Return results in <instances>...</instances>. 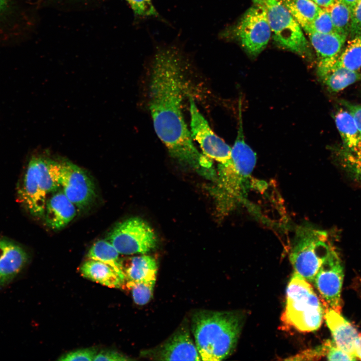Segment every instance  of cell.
Here are the masks:
<instances>
[{"label":"cell","instance_id":"41","mask_svg":"<svg viewBox=\"0 0 361 361\" xmlns=\"http://www.w3.org/2000/svg\"><path fill=\"white\" fill-rule=\"evenodd\" d=\"M5 281V280L4 279L3 277L0 274V285L3 283Z\"/></svg>","mask_w":361,"mask_h":361},{"label":"cell","instance_id":"31","mask_svg":"<svg viewBox=\"0 0 361 361\" xmlns=\"http://www.w3.org/2000/svg\"><path fill=\"white\" fill-rule=\"evenodd\" d=\"M97 353L94 347L79 349L68 352L61 355L58 359L61 361L93 360Z\"/></svg>","mask_w":361,"mask_h":361},{"label":"cell","instance_id":"3","mask_svg":"<svg viewBox=\"0 0 361 361\" xmlns=\"http://www.w3.org/2000/svg\"><path fill=\"white\" fill-rule=\"evenodd\" d=\"M242 117L238 134L231 148V159L218 165L213 189L221 214L226 215L245 202L250 187L251 173L256 163V155L244 140Z\"/></svg>","mask_w":361,"mask_h":361},{"label":"cell","instance_id":"37","mask_svg":"<svg viewBox=\"0 0 361 361\" xmlns=\"http://www.w3.org/2000/svg\"><path fill=\"white\" fill-rule=\"evenodd\" d=\"M13 6L12 0H0V23L8 18Z\"/></svg>","mask_w":361,"mask_h":361},{"label":"cell","instance_id":"38","mask_svg":"<svg viewBox=\"0 0 361 361\" xmlns=\"http://www.w3.org/2000/svg\"><path fill=\"white\" fill-rule=\"evenodd\" d=\"M321 8L329 7L335 0H311Z\"/></svg>","mask_w":361,"mask_h":361},{"label":"cell","instance_id":"19","mask_svg":"<svg viewBox=\"0 0 361 361\" xmlns=\"http://www.w3.org/2000/svg\"><path fill=\"white\" fill-rule=\"evenodd\" d=\"M80 273L85 278L110 288H120L125 280L110 265L88 259L80 266Z\"/></svg>","mask_w":361,"mask_h":361},{"label":"cell","instance_id":"9","mask_svg":"<svg viewBox=\"0 0 361 361\" xmlns=\"http://www.w3.org/2000/svg\"><path fill=\"white\" fill-rule=\"evenodd\" d=\"M60 188L78 209L87 208L95 200V184L82 168L67 160L59 161Z\"/></svg>","mask_w":361,"mask_h":361},{"label":"cell","instance_id":"27","mask_svg":"<svg viewBox=\"0 0 361 361\" xmlns=\"http://www.w3.org/2000/svg\"><path fill=\"white\" fill-rule=\"evenodd\" d=\"M155 280L146 282L126 281L127 288L131 291L134 302L137 305L146 304L151 300Z\"/></svg>","mask_w":361,"mask_h":361},{"label":"cell","instance_id":"17","mask_svg":"<svg viewBox=\"0 0 361 361\" xmlns=\"http://www.w3.org/2000/svg\"><path fill=\"white\" fill-rule=\"evenodd\" d=\"M121 269L125 281L146 282L156 281L157 265L155 259L143 254L127 260H121Z\"/></svg>","mask_w":361,"mask_h":361},{"label":"cell","instance_id":"10","mask_svg":"<svg viewBox=\"0 0 361 361\" xmlns=\"http://www.w3.org/2000/svg\"><path fill=\"white\" fill-rule=\"evenodd\" d=\"M189 101L193 139L198 142L204 154L209 158L218 164L227 162L231 159V148L211 129L192 97Z\"/></svg>","mask_w":361,"mask_h":361},{"label":"cell","instance_id":"28","mask_svg":"<svg viewBox=\"0 0 361 361\" xmlns=\"http://www.w3.org/2000/svg\"><path fill=\"white\" fill-rule=\"evenodd\" d=\"M131 9L136 19H156L166 21L156 10L152 0H124Z\"/></svg>","mask_w":361,"mask_h":361},{"label":"cell","instance_id":"1","mask_svg":"<svg viewBox=\"0 0 361 361\" xmlns=\"http://www.w3.org/2000/svg\"><path fill=\"white\" fill-rule=\"evenodd\" d=\"M186 60L175 44L156 48L150 65L149 109L155 131L170 155L212 179L216 174L212 162L195 147L182 111Z\"/></svg>","mask_w":361,"mask_h":361},{"label":"cell","instance_id":"32","mask_svg":"<svg viewBox=\"0 0 361 361\" xmlns=\"http://www.w3.org/2000/svg\"><path fill=\"white\" fill-rule=\"evenodd\" d=\"M326 346L325 356L329 360H353L356 358L343 351L339 348L334 342L327 341L325 342Z\"/></svg>","mask_w":361,"mask_h":361},{"label":"cell","instance_id":"29","mask_svg":"<svg viewBox=\"0 0 361 361\" xmlns=\"http://www.w3.org/2000/svg\"><path fill=\"white\" fill-rule=\"evenodd\" d=\"M304 32L306 34L310 32L323 34L336 33L327 8L321 9Z\"/></svg>","mask_w":361,"mask_h":361},{"label":"cell","instance_id":"14","mask_svg":"<svg viewBox=\"0 0 361 361\" xmlns=\"http://www.w3.org/2000/svg\"><path fill=\"white\" fill-rule=\"evenodd\" d=\"M77 213L76 206L59 189L47 198L44 217L50 228L59 230L68 225Z\"/></svg>","mask_w":361,"mask_h":361},{"label":"cell","instance_id":"8","mask_svg":"<svg viewBox=\"0 0 361 361\" xmlns=\"http://www.w3.org/2000/svg\"><path fill=\"white\" fill-rule=\"evenodd\" d=\"M106 239L120 254H145L154 249L157 238L153 229L143 220L130 218L115 226Z\"/></svg>","mask_w":361,"mask_h":361},{"label":"cell","instance_id":"33","mask_svg":"<svg viewBox=\"0 0 361 361\" xmlns=\"http://www.w3.org/2000/svg\"><path fill=\"white\" fill-rule=\"evenodd\" d=\"M326 347L325 343L315 348L308 349L296 354L285 360H315L325 355Z\"/></svg>","mask_w":361,"mask_h":361},{"label":"cell","instance_id":"26","mask_svg":"<svg viewBox=\"0 0 361 361\" xmlns=\"http://www.w3.org/2000/svg\"><path fill=\"white\" fill-rule=\"evenodd\" d=\"M336 33L349 36L351 23V11L348 7L340 0L335 1L327 8Z\"/></svg>","mask_w":361,"mask_h":361},{"label":"cell","instance_id":"22","mask_svg":"<svg viewBox=\"0 0 361 361\" xmlns=\"http://www.w3.org/2000/svg\"><path fill=\"white\" fill-rule=\"evenodd\" d=\"M39 180L43 190L48 195L60 189L59 182V161H56L43 155L33 156Z\"/></svg>","mask_w":361,"mask_h":361},{"label":"cell","instance_id":"11","mask_svg":"<svg viewBox=\"0 0 361 361\" xmlns=\"http://www.w3.org/2000/svg\"><path fill=\"white\" fill-rule=\"evenodd\" d=\"M141 353L144 357L153 360H202L186 322L163 343Z\"/></svg>","mask_w":361,"mask_h":361},{"label":"cell","instance_id":"5","mask_svg":"<svg viewBox=\"0 0 361 361\" xmlns=\"http://www.w3.org/2000/svg\"><path fill=\"white\" fill-rule=\"evenodd\" d=\"M334 250L326 232L309 225H301L296 229L289 260L294 272L312 283L321 265Z\"/></svg>","mask_w":361,"mask_h":361},{"label":"cell","instance_id":"23","mask_svg":"<svg viewBox=\"0 0 361 361\" xmlns=\"http://www.w3.org/2000/svg\"><path fill=\"white\" fill-rule=\"evenodd\" d=\"M292 15L305 31L321 8L311 0H277Z\"/></svg>","mask_w":361,"mask_h":361},{"label":"cell","instance_id":"13","mask_svg":"<svg viewBox=\"0 0 361 361\" xmlns=\"http://www.w3.org/2000/svg\"><path fill=\"white\" fill-rule=\"evenodd\" d=\"M47 196L41 187L35 161L32 156L19 191L20 200L32 215L42 217L44 216Z\"/></svg>","mask_w":361,"mask_h":361},{"label":"cell","instance_id":"18","mask_svg":"<svg viewBox=\"0 0 361 361\" xmlns=\"http://www.w3.org/2000/svg\"><path fill=\"white\" fill-rule=\"evenodd\" d=\"M28 260L26 252L19 246L0 240V274L5 281L15 277Z\"/></svg>","mask_w":361,"mask_h":361},{"label":"cell","instance_id":"16","mask_svg":"<svg viewBox=\"0 0 361 361\" xmlns=\"http://www.w3.org/2000/svg\"><path fill=\"white\" fill-rule=\"evenodd\" d=\"M324 317L335 344L343 351L356 357L355 346L358 335L355 329L339 312L332 308L326 310Z\"/></svg>","mask_w":361,"mask_h":361},{"label":"cell","instance_id":"24","mask_svg":"<svg viewBox=\"0 0 361 361\" xmlns=\"http://www.w3.org/2000/svg\"><path fill=\"white\" fill-rule=\"evenodd\" d=\"M88 259L101 261L111 266L124 280L121 269L119 253L113 245L107 239L95 242L89 249Z\"/></svg>","mask_w":361,"mask_h":361},{"label":"cell","instance_id":"20","mask_svg":"<svg viewBox=\"0 0 361 361\" xmlns=\"http://www.w3.org/2000/svg\"><path fill=\"white\" fill-rule=\"evenodd\" d=\"M335 122L345 150L355 154L361 153V133L350 113L339 109L335 115Z\"/></svg>","mask_w":361,"mask_h":361},{"label":"cell","instance_id":"35","mask_svg":"<svg viewBox=\"0 0 361 361\" xmlns=\"http://www.w3.org/2000/svg\"><path fill=\"white\" fill-rule=\"evenodd\" d=\"M124 354L113 350H102L95 355V360H131Z\"/></svg>","mask_w":361,"mask_h":361},{"label":"cell","instance_id":"7","mask_svg":"<svg viewBox=\"0 0 361 361\" xmlns=\"http://www.w3.org/2000/svg\"><path fill=\"white\" fill-rule=\"evenodd\" d=\"M229 36L237 39L249 55L257 56L265 48L271 36V31L264 8L259 5L253 4L231 30L221 34L223 37Z\"/></svg>","mask_w":361,"mask_h":361},{"label":"cell","instance_id":"30","mask_svg":"<svg viewBox=\"0 0 361 361\" xmlns=\"http://www.w3.org/2000/svg\"><path fill=\"white\" fill-rule=\"evenodd\" d=\"M342 166L350 175L361 181V153L355 154L346 150L339 153Z\"/></svg>","mask_w":361,"mask_h":361},{"label":"cell","instance_id":"21","mask_svg":"<svg viewBox=\"0 0 361 361\" xmlns=\"http://www.w3.org/2000/svg\"><path fill=\"white\" fill-rule=\"evenodd\" d=\"M317 71L322 81L333 92L345 88L358 80L361 76L357 71L335 66Z\"/></svg>","mask_w":361,"mask_h":361},{"label":"cell","instance_id":"25","mask_svg":"<svg viewBox=\"0 0 361 361\" xmlns=\"http://www.w3.org/2000/svg\"><path fill=\"white\" fill-rule=\"evenodd\" d=\"M332 66L355 71L361 68V35L348 41L345 49L329 67Z\"/></svg>","mask_w":361,"mask_h":361},{"label":"cell","instance_id":"39","mask_svg":"<svg viewBox=\"0 0 361 361\" xmlns=\"http://www.w3.org/2000/svg\"><path fill=\"white\" fill-rule=\"evenodd\" d=\"M347 6L351 11V14L356 5L361 0H340Z\"/></svg>","mask_w":361,"mask_h":361},{"label":"cell","instance_id":"4","mask_svg":"<svg viewBox=\"0 0 361 361\" xmlns=\"http://www.w3.org/2000/svg\"><path fill=\"white\" fill-rule=\"evenodd\" d=\"M286 293L285 308L281 317L283 323L301 332L318 329L323 309L310 282L294 272Z\"/></svg>","mask_w":361,"mask_h":361},{"label":"cell","instance_id":"15","mask_svg":"<svg viewBox=\"0 0 361 361\" xmlns=\"http://www.w3.org/2000/svg\"><path fill=\"white\" fill-rule=\"evenodd\" d=\"M306 34L318 59L317 70L327 68L334 62L347 39L345 36L337 33L323 34L310 32Z\"/></svg>","mask_w":361,"mask_h":361},{"label":"cell","instance_id":"40","mask_svg":"<svg viewBox=\"0 0 361 361\" xmlns=\"http://www.w3.org/2000/svg\"><path fill=\"white\" fill-rule=\"evenodd\" d=\"M355 351L356 356L359 357L361 359V336L358 337L355 346Z\"/></svg>","mask_w":361,"mask_h":361},{"label":"cell","instance_id":"2","mask_svg":"<svg viewBox=\"0 0 361 361\" xmlns=\"http://www.w3.org/2000/svg\"><path fill=\"white\" fill-rule=\"evenodd\" d=\"M244 322L237 311L199 310L191 318V329L202 360L219 361L234 351Z\"/></svg>","mask_w":361,"mask_h":361},{"label":"cell","instance_id":"12","mask_svg":"<svg viewBox=\"0 0 361 361\" xmlns=\"http://www.w3.org/2000/svg\"><path fill=\"white\" fill-rule=\"evenodd\" d=\"M343 276L340 259L334 250L321 265L312 283L325 304L337 311L340 308Z\"/></svg>","mask_w":361,"mask_h":361},{"label":"cell","instance_id":"6","mask_svg":"<svg viewBox=\"0 0 361 361\" xmlns=\"http://www.w3.org/2000/svg\"><path fill=\"white\" fill-rule=\"evenodd\" d=\"M265 11L274 41L280 47L301 56L310 54L309 43L301 26L277 0H253Z\"/></svg>","mask_w":361,"mask_h":361},{"label":"cell","instance_id":"36","mask_svg":"<svg viewBox=\"0 0 361 361\" xmlns=\"http://www.w3.org/2000/svg\"><path fill=\"white\" fill-rule=\"evenodd\" d=\"M343 104L354 118L361 133V105H354L346 102H344Z\"/></svg>","mask_w":361,"mask_h":361},{"label":"cell","instance_id":"34","mask_svg":"<svg viewBox=\"0 0 361 361\" xmlns=\"http://www.w3.org/2000/svg\"><path fill=\"white\" fill-rule=\"evenodd\" d=\"M361 35V1L351 14L349 37L352 39Z\"/></svg>","mask_w":361,"mask_h":361}]
</instances>
